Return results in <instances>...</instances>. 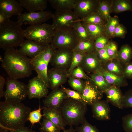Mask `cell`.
Here are the masks:
<instances>
[{
    "label": "cell",
    "instance_id": "obj_53",
    "mask_svg": "<svg viewBox=\"0 0 132 132\" xmlns=\"http://www.w3.org/2000/svg\"><path fill=\"white\" fill-rule=\"evenodd\" d=\"M63 131V132H75L76 131L75 129L73 128V126H70L69 129H65Z\"/></svg>",
    "mask_w": 132,
    "mask_h": 132
},
{
    "label": "cell",
    "instance_id": "obj_34",
    "mask_svg": "<svg viewBox=\"0 0 132 132\" xmlns=\"http://www.w3.org/2000/svg\"><path fill=\"white\" fill-rule=\"evenodd\" d=\"M73 50L71 64L70 67L67 70L69 76L70 74L74 69L80 65L86 54L78 51Z\"/></svg>",
    "mask_w": 132,
    "mask_h": 132
},
{
    "label": "cell",
    "instance_id": "obj_3",
    "mask_svg": "<svg viewBox=\"0 0 132 132\" xmlns=\"http://www.w3.org/2000/svg\"><path fill=\"white\" fill-rule=\"evenodd\" d=\"M9 19L0 24V48L5 50L19 46L25 40L24 30Z\"/></svg>",
    "mask_w": 132,
    "mask_h": 132
},
{
    "label": "cell",
    "instance_id": "obj_52",
    "mask_svg": "<svg viewBox=\"0 0 132 132\" xmlns=\"http://www.w3.org/2000/svg\"><path fill=\"white\" fill-rule=\"evenodd\" d=\"M10 18L3 12L0 11V24L3 23Z\"/></svg>",
    "mask_w": 132,
    "mask_h": 132
},
{
    "label": "cell",
    "instance_id": "obj_37",
    "mask_svg": "<svg viewBox=\"0 0 132 132\" xmlns=\"http://www.w3.org/2000/svg\"><path fill=\"white\" fill-rule=\"evenodd\" d=\"M40 131L43 132H60L61 130L49 119L43 118L40 123Z\"/></svg>",
    "mask_w": 132,
    "mask_h": 132
},
{
    "label": "cell",
    "instance_id": "obj_30",
    "mask_svg": "<svg viewBox=\"0 0 132 132\" xmlns=\"http://www.w3.org/2000/svg\"><path fill=\"white\" fill-rule=\"evenodd\" d=\"M81 22L86 23L105 26L107 21L97 11L86 17L80 19Z\"/></svg>",
    "mask_w": 132,
    "mask_h": 132
},
{
    "label": "cell",
    "instance_id": "obj_39",
    "mask_svg": "<svg viewBox=\"0 0 132 132\" xmlns=\"http://www.w3.org/2000/svg\"><path fill=\"white\" fill-rule=\"evenodd\" d=\"M75 130L77 132H99L96 127L89 123L85 118L81 125L77 127Z\"/></svg>",
    "mask_w": 132,
    "mask_h": 132
},
{
    "label": "cell",
    "instance_id": "obj_55",
    "mask_svg": "<svg viewBox=\"0 0 132 132\" xmlns=\"http://www.w3.org/2000/svg\"><path fill=\"white\" fill-rule=\"evenodd\" d=\"M40 132H41V131H40Z\"/></svg>",
    "mask_w": 132,
    "mask_h": 132
},
{
    "label": "cell",
    "instance_id": "obj_5",
    "mask_svg": "<svg viewBox=\"0 0 132 132\" xmlns=\"http://www.w3.org/2000/svg\"><path fill=\"white\" fill-rule=\"evenodd\" d=\"M55 31L52 24L44 23L28 27L24 30V35L27 39L46 45L51 43Z\"/></svg>",
    "mask_w": 132,
    "mask_h": 132
},
{
    "label": "cell",
    "instance_id": "obj_43",
    "mask_svg": "<svg viewBox=\"0 0 132 132\" xmlns=\"http://www.w3.org/2000/svg\"><path fill=\"white\" fill-rule=\"evenodd\" d=\"M106 48L108 53L112 60L118 58L117 46L115 42L110 41Z\"/></svg>",
    "mask_w": 132,
    "mask_h": 132
},
{
    "label": "cell",
    "instance_id": "obj_15",
    "mask_svg": "<svg viewBox=\"0 0 132 132\" xmlns=\"http://www.w3.org/2000/svg\"><path fill=\"white\" fill-rule=\"evenodd\" d=\"M103 93L89 79L85 82V87L81 94L84 103L87 105L91 106L94 102L101 100Z\"/></svg>",
    "mask_w": 132,
    "mask_h": 132
},
{
    "label": "cell",
    "instance_id": "obj_23",
    "mask_svg": "<svg viewBox=\"0 0 132 132\" xmlns=\"http://www.w3.org/2000/svg\"><path fill=\"white\" fill-rule=\"evenodd\" d=\"M23 8L28 12H33L45 11L46 9L48 0H18Z\"/></svg>",
    "mask_w": 132,
    "mask_h": 132
},
{
    "label": "cell",
    "instance_id": "obj_10",
    "mask_svg": "<svg viewBox=\"0 0 132 132\" xmlns=\"http://www.w3.org/2000/svg\"><path fill=\"white\" fill-rule=\"evenodd\" d=\"M53 14L49 11L22 13L18 16L17 22L22 26L23 24L40 25L52 18Z\"/></svg>",
    "mask_w": 132,
    "mask_h": 132
},
{
    "label": "cell",
    "instance_id": "obj_46",
    "mask_svg": "<svg viewBox=\"0 0 132 132\" xmlns=\"http://www.w3.org/2000/svg\"><path fill=\"white\" fill-rule=\"evenodd\" d=\"M122 123L125 132H132V113L123 117Z\"/></svg>",
    "mask_w": 132,
    "mask_h": 132
},
{
    "label": "cell",
    "instance_id": "obj_21",
    "mask_svg": "<svg viewBox=\"0 0 132 132\" xmlns=\"http://www.w3.org/2000/svg\"><path fill=\"white\" fill-rule=\"evenodd\" d=\"M43 116L50 121L61 130L63 131L67 125L58 110L43 107Z\"/></svg>",
    "mask_w": 132,
    "mask_h": 132
},
{
    "label": "cell",
    "instance_id": "obj_42",
    "mask_svg": "<svg viewBox=\"0 0 132 132\" xmlns=\"http://www.w3.org/2000/svg\"><path fill=\"white\" fill-rule=\"evenodd\" d=\"M69 76L82 79L90 80V77L87 76L80 66L74 69L70 74Z\"/></svg>",
    "mask_w": 132,
    "mask_h": 132
},
{
    "label": "cell",
    "instance_id": "obj_20",
    "mask_svg": "<svg viewBox=\"0 0 132 132\" xmlns=\"http://www.w3.org/2000/svg\"><path fill=\"white\" fill-rule=\"evenodd\" d=\"M23 7L18 1L15 0H0V11L10 17L22 13Z\"/></svg>",
    "mask_w": 132,
    "mask_h": 132
},
{
    "label": "cell",
    "instance_id": "obj_29",
    "mask_svg": "<svg viewBox=\"0 0 132 132\" xmlns=\"http://www.w3.org/2000/svg\"><path fill=\"white\" fill-rule=\"evenodd\" d=\"M101 74L108 83L111 85L117 86L125 85L122 77L118 76L102 69L100 71Z\"/></svg>",
    "mask_w": 132,
    "mask_h": 132
},
{
    "label": "cell",
    "instance_id": "obj_1",
    "mask_svg": "<svg viewBox=\"0 0 132 132\" xmlns=\"http://www.w3.org/2000/svg\"><path fill=\"white\" fill-rule=\"evenodd\" d=\"M31 111L30 108L21 102L0 101V126L9 131L24 126Z\"/></svg>",
    "mask_w": 132,
    "mask_h": 132
},
{
    "label": "cell",
    "instance_id": "obj_35",
    "mask_svg": "<svg viewBox=\"0 0 132 132\" xmlns=\"http://www.w3.org/2000/svg\"><path fill=\"white\" fill-rule=\"evenodd\" d=\"M119 21L117 17H111L107 21L105 25V34L109 38H114V33L115 28L119 23Z\"/></svg>",
    "mask_w": 132,
    "mask_h": 132
},
{
    "label": "cell",
    "instance_id": "obj_7",
    "mask_svg": "<svg viewBox=\"0 0 132 132\" xmlns=\"http://www.w3.org/2000/svg\"><path fill=\"white\" fill-rule=\"evenodd\" d=\"M55 49L50 44L46 46L44 50L35 57L31 58V61L37 74L48 88L49 85L47 73L48 66Z\"/></svg>",
    "mask_w": 132,
    "mask_h": 132
},
{
    "label": "cell",
    "instance_id": "obj_28",
    "mask_svg": "<svg viewBox=\"0 0 132 132\" xmlns=\"http://www.w3.org/2000/svg\"><path fill=\"white\" fill-rule=\"evenodd\" d=\"M95 40L93 39L79 40L73 50L87 54L95 52Z\"/></svg>",
    "mask_w": 132,
    "mask_h": 132
},
{
    "label": "cell",
    "instance_id": "obj_19",
    "mask_svg": "<svg viewBox=\"0 0 132 132\" xmlns=\"http://www.w3.org/2000/svg\"><path fill=\"white\" fill-rule=\"evenodd\" d=\"M80 66L85 71L91 74L102 69L101 63L95 52L86 54Z\"/></svg>",
    "mask_w": 132,
    "mask_h": 132
},
{
    "label": "cell",
    "instance_id": "obj_17",
    "mask_svg": "<svg viewBox=\"0 0 132 132\" xmlns=\"http://www.w3.org/2000/svg\"><path fill=\"white\" fill-rule=\"evenodd\" d=\"M46 45L27 39L24 40L18 50L23 55L32 58L40 53Z\"/></svg>",
    "mask_w": 132,
    "mask_h": 132
},
{
    "label": "cell",
    "instance_id": "obj_44",
    "mask_svg": "<svg viewBox=\"0 0 132 132\" xmlns=\"http://www.w3.org/2000/svg\"><path fill=\"white\" fill-rule=\"evenodd\" d=\"M109 39L106 35L101 36L96 38L94 41L95 50L106 47L110 41Z\"/></svg>",
    "mask_w": 132,
    "mask_h": 132
},
{
    "label": "cell",
    "instance_id": "obj_4",
    "mask_svg": "<svg viewBox=\"0 0 132 132\" xmlns=\"http://www.w3.org/2000/svg\"><path fill=\"white\" fill-rule=\"evenodd\" d=\"M87 105L67 98L63 102L59 110L66 124L69 126L81 124L85 118Z\"/></svg>",
    "mask_w": 132,
    "mask_h": 132
},
{
    "label": "cell",
    "instance_id": "obj_38",
    "mask_svg": "<svg viewBox=\"0 0 132 132\" xmlns=\"http://www.w3.org/2000/svg\"><path fill=\"white\" fill-rule=\"evenodd\" d=\"M68 82L73 89L82 94L85 87V82L82 79L69 76Z\"/></svg>",
    "mask_w": 132,
    "mask_h": 132
},
{
    "label": "cell",
    "instance_id": "obj_54",
    "mask_svg": "<svg viewBox=\"0 0 132 132\" xmlns=\"http://www.w3.org/2000/svg\"><path fill=\"white\" fill-rule=\"evenodd\" d=\"M9 131L7 129L0 126V132H9Z\"/></svg>",
    "mask_w": 132,
    "mask_h": 132
},
{
    "label": "cell",
    "instance_id": "obj_11",
    "mask_svg": "<svg viewBox=\"0 0 132 132\" xmlns=\"http://www.w3.org/2000/svg\"><path fill=\"white\" fill-rule=\"evenodd\" d=\"M73 50L65 49H55L50 63L53 67L67 70L70 67Z\"/></svg>",
    "mask_w": 132,
    "mask_h": 132
},
{
    "label": "cell",
    "instance_id": "obj_40",
    "mask_svg": "<svg viewBox=\"0 0 132 132\" xmlns=\"http://www.w3.org/2000/svg\"><path fill=\"white\" fill-rule=\"evenodd\" d=\"M42 109H43V108H41L40 105L38 109L31 111L30 113L28 120L30 122L32 126L35 123H40L41 119L43 116V114L41 113Z\"/></svg>",
    "mask_w": 132,
    "mask_h": 132
},
{
    "label": "cell",
    "instance_id": "obj_49",
    "mask_svg": "<svg viewBox=\"0 0 132 132\" xmlns=\"http://www.w3.org/2000/svg\"><path fill=\"white\" fill-rule=\"evenodd\" d=\"M123 74L126 78H132V62H129L126 64L123 70Z\"/></svg>",
    "mask_w": 132,
    "mask_h": 132
},
{
    "label": "cell",
    "instance_id": "obj_48",
    "mask_svg": "<svg viewBox=\"0 0 132 132\" xmlns=\"http://www.w3.org/2000/svg\"><path fill=\"white\" fill-rule=\"evenodd\" d=\"M123 108H132V91L127 92L123 96L122 102Z\"/></svg>",
    "mask_w": 132,
    "mask_h": 132
},
{
    "label": "cell",
    "instance_id": "obj_22",
    "mask_svg": "<svg viewBox=\"0 0 132 132\" xmlns=\"http://www.w3.org/2000/svg\"><path fill=\"white\" fill-rule=\"evenodd\" d=\"M106 94L108 101L120 109H122L123 96L117 86L111 85L104 92Z\"/></svg>",
    "mask_w": 132,
    "mask_h": 132
},
{
    "label": "cell",
    "instance_id": "obj_33",
    "mask_svg": "<svg viewBox=\"0 0 132 132\" xmlns=\"http://www.w3.org/2000/svg\"><path fill=\"white\" fill-rule=\"evenodd\" d=\"M118 58L127 64L132 58V48L127 44L122 46L118 51Z\"/></svg>",
    "mask_w": 132,
    "mask_h": 132
},
{
    "label": "cell",
    "instance_id": "obj_51",
    "mask_svg": "<svg viewBox=\"0 0 132 132\" xmlns=\"http://www.w3.org/2000/svg\"><path fill=\"white\" fill-rule=\"evenodd\" d=\"M4 78L2 76H0V98H2L3 97V94L4 91L3 88L4 85L6 84Z\"/></svg>",
    "mask_w": 132,
    "mask_h": 132
},
{
    "label": "cell",
    "instance_id": "obj_8",
    "mask_svg": "<svg viewBox=\"0 0 132 132\" xmlns=\"http://www.w3.org/2000/svg\"><path fill=\"white\" fill-rule=\"evenodd\" d=\"M6 81V89L3 94L5 101L21 102L28 96L27 85L9 77Z\"/></svg>",
    "mask_w": 132,
    "mask_h": 132
},
{
    "label": "cell",
    "instance_id": "obj_12",
    "mask_svg": "<svg viewBox=\"0 0 132 132\" xmlns=\"http://www.w3.org/2000/svg\"><path fill=\"white\" fill-rule=\"evenodd\" d=\"M27 87L28 97L29 99L45 97L48 93V88L42 79L37 76L29 80Z\"/></svg>",
    "mask_w": 132,
    "mask_h": 132
},
{
    "label": "cell",
    "instance_id": "obj_36",
    "mask_svg": "<svg viewBox=\"0 0 132 132\" xmlns=\"http://www.w3.org/2000/svg\"><path fill=\"white\" fill-rule=\"evenodd\" d=\"M116 59H112L108 61L106 65L105 70L110 73L120 76L121 74H123V70L120 64Z\"/></svg>",
    "mask_w": 132,
    "mask_h": 132
},
{
    "label": "cell",
    "instance_id": "obj_32",
    "mask_svg": "<svg viewBox=\"0 0 132 132\" xmlns=\"http://www.w3.org/2000/svg\"><path fill=\"white\" fill-rule=\"evenodd\" d=\"M79 20L75 23L73 27L79 40L93 39L86 27Z\"/></svg>",
    "mask_w": 132,
    "mask_h": 132
},
{
    "label": "cell",
    "instance_id": "obj_31",
    "mask_svg": "<svg viewBox=\"0 0 132 132\" xmlns=\"http://www.w3.org/2000/svg\"><path fill=\"white\" fill-rule=\"evenodd\" d=\"M112 1L99 0L97 11L107 21L111 17Z\"/></svg>",
    "mask_w": 132,
    "mask_h": 132
},
{
    "label": "cell",
    "instance_id": "obj_26",
    "mask_svg": "<svg viewBox=\"0 0 132 132\" xmlns=\"http://www.w3.org/2000/svg\"><path fill=\"white\" fill-rule=\"evenodd\" d=\"M81 22L86 28L92 39L95 40L96 38L99 36L103 35L106 36L105 26Z\"/></svg>",
    "mask_w": 132,
    "mask_h": 132
},
{
    "label": "cell",
    "instance_id": "obj_24",
    "mask_svg": "<svg viewBox=\"0 0 132 132\" xmlns=\"http://www.w3.org/2000/svg\"><path fill=\"white\" fill-rule=\"evenodd\" d=\"M52 8L56 10L72 11L77 0H49Z\"/></svg>",
    "mask_w": 132,
    "mask_h": 132
},
{
    "label": "cell",
    "instance_id": "obj_45",
    "mask_svg": "<svg viewBox=\"0 0 132 132\" xmlns=\"http://www.w3.org/2000/svg\"><path fill=\"white\" fill-rule=\"evenodd\" d=\"M106 47L103 48L95 50V52L101 63V62H106L112 60L108 53Z\"/></svg>",
    "mask_w": 132,
    "mask_h": 132
},
{
    "label": "cell",
    "instance_id": "obj_16",
    "mask_svg": "<svg viewBox=\"0 0 132 132\" xmlns=\"http://www.w3.org/2000/svg\"><path fill=\"white\" fill-rule=\"evenodd\" d=\"M67 96L61 88H58L52 91L43 100V107L59 110Z\"/></svg>",
    "mask_w": 132,
    "mask_h": 132
},
{
    "label": "cell",
    "instance_id": "obj_50",
    "mask_svg": "<svg viewBox=\"0 0 132 132\" xmlns=\"http://www.w3.org/2000/svg\"><path fill=\"white\" fill-rule=\"evenodd\" d=\"M9 132H36L28 127L23 126L11 130Z\"/></svg>",
    "mask_w": 132,
    "mask_h": 132
},
{
    "label": "cell",
    "instance_id": "obj_9",
    "mask_svg": "<svg viewBox=\"0 0 132 132\" xmlns=\"http://www.w3.org/2000/svg\"><path fill=\"white\" fill-rule=\"evenodd\" d=\"M52 19L55 30L73 28L75 23L80 19L72 11L59 10H56Z\"/></svg>",
    "mask_w": 132,
    "mask_h": 132
},
{
    "label": "cell",
    "instance_id": "obj_27",
    "mask_svg": "<svg viewBox=\"0 0 132 132\" xmlns=\"http://www.w3.org/2000/svg\"><path fill=\"white\" fill-rule=\"evenodd\" d=\"M126 11H132V2L131 0L112 1V12L119 13Z\"/></svg>",
    "mask_w": 132,
    "mask_h": 132
},
{
    "label": "cell",
    "instance_id": "obj_13",
    "mask_svg": "<svg viewBox=\"0 0 132 132\" xmlns=\"http://www.w3.org/2000/svg\"><path fill=\"white\" fill-rule=\"evenodd\" d=\"M99 0H77L73 11L80 19L97 11Z\"/></svg>",
    "mask_w": 132,
    "mask_h": 132
},
{
    "label": "cell",
    "instance_id": "obj_41",
    "mask_svg": "<svg viewBox=\"0 0 132 132\" xmlns=\"http://www.w3.org/2000/svg\"><path fill=\"white\" fill-rule=\"evenodd\" d=\"M61 87V88L66 94L67 98L85 103L83 100L81 94L79 92L75 90L67 88L62 86Z\"/></svg>",
    "mask_w": 132,
    "mask_h": 132
},
{
    "label": "cell",
    "instance_id": "obj_47",
    "mask_svg": "<svg viewBox=\"0 0 132 132\" xmlns=\"http://www.w3.org/2000/svg\"><path fill=\"white\" fill-rule=\"evenodd\" d=\"M127 33L126 28L123 25L119 23L116 26L114 33V37L124 38Z\"/></svg>",
    "mask_w": 132,
    "mask_h": 132
},
{
    "label": "cell",
    "instance_id": "obj_14",
    "mask_svg": "<svg viewBox=\"0 0 132 132\" xmlns=\"http://www.w3.org/2000/svg\"><path fill=\"white\" fill-rule=\"evenodd\" d=\"M47 76L49 88L52 90L62 86L66 82L69 77L67 70L54 67L48 69Z\"/></svg>",
    "mask_w": 132,
    "mask_h": 132
},
{
    "label": "cell",
    "instance_id": "obj_25",
    "mask_svg": "<svg viewBox=\"0 0 132 132\" xmlns=\"http://www.w3.org/2000/svg\"><path fill=\"white\" fill-rule=\"evenodd\" d=\"M100 71L92 73L90 80L99 90L104 92L111 85L106 81Z\"/></svg>",
    "mask_w": 132,
    "mask_h": 132
},
{
    "label": "cell",
    "instance_id": "obj_6",
    "mask_svg": "<svg viewBox=\"0 0 132 132\" xmlns=\"http://www.w3.org/2000/svg\"><path fill=\"white\" fill-rule=\"evenodd\" d=\"M79 41L73 28L55 30L50 44L54 49H65L73 50Z\"/></svg>",
    "mask_w": 132,
    "mask_h": 132
},
{
    "label": "cell",
    "instance_id": "obj_18",
    "mask_svg": "<svg viewBox=\"0 0 132 132\" xmlns=\"http://www.w3.org/2000/svg\"><path fill=\"white\" fill-rule=\"evenodd\" d=\"M93 117L99 120H107L110 118V110L107 101L100 100L91 106Z\"/></svg>",
    "mask_w": 132,
    "mask_h": 132
},
{
    "label": "cell",
    "instance_id": "obj_2",
    "mask_svg": "<svg viewBox=\"0 0 132 132\" xmlns=\"http://www.w3.org/2000/svg\"><path fill=\"white\" fill-rule=\"evenodd\" d=\"M1 66L9 76L18 79L30 76L34 70L31 58L14 48L5 51Z\"/></svg>",
    "mask_w": 132,
    "mask_h": 132
}]
</instances>
